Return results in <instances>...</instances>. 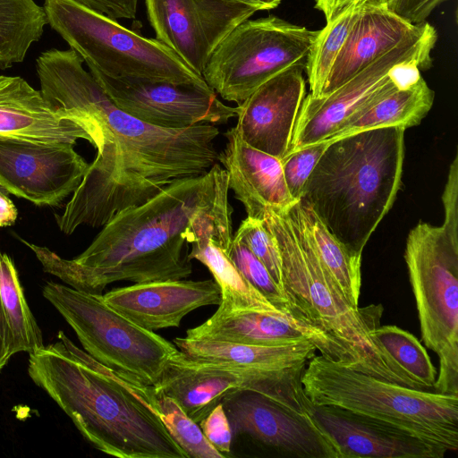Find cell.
Masks as SVG:
<instances>
[{"label": "cell", "mask_w": 458, "mask_h": 458, "mask_svg": "<svg viewBox=\"0 0 458 458\" xmlns=\"http://www.w3.org/2000/svg\"><path fill=\"white\" fill-rule=\"evenodd\" d=\"M357 0H315V8L323 13L326 21H329L337 13Z\"/></svg>", "instance_id": "obj_41"}, {"label": "cell", "mask_w": 458, "mask_h": 458, "mask_svg": "<svg viewBox=\"0 0 458 458\" xmlns=\"http://www.w3.org/2000/svg\"><path fill=\"white\" fill-rule=\"evenodd\" d=\"M434 91L422 77L412 84L398 87L375 98L349 119L330 139L333 140L359 131L420 124L432 107Z\"/></svg>", "instance_id": "obj_25"}, {"label": "cell", "mask_w": 458, "mask_h": 458, "mask_svg": "<svg viewBox=\"0 0 458 458\" xmlns=\"http://www.w3.org/2000/svg\"><path fill=\"white\" fill-rule=\"evenodd\" d=\"M73 146L0 138V184L37 206H59L89 165Z\"/></svg>", "instance_id": "obj_14"}, {"label": "cell", "mask_w": 458, "mask_h": 458, "mask_svg": "<svg viewBox=\"0 0 458 458\" xmlns=\"http://www.w3.org/2000/svg\"><path fill=\"white\" fill-rule=\"evenodd\" d=\"M328 143L324 140L305 146L281 160L287 189L295 200L300 199L306 181Z\"/></svg>", "instance_id": "obj_35"}, {"label": "cell", "mask_w": 458, "mask_h": 458, "mask_svg": "<svg viewBox=\"0 0 458 458\" xmlns=\"http://www.w3.org/2000/svg\"><path fill=\"white\" fill-rule=\"evenodd\" d=\"M225 136L226 143L217 161L227 172L229 189L247 216L262 219L266 208L286 210L298 201L287 189L281 159L250 146L235 127Z\"/></svg>", "instance_id": "obj_21"}, {"label": "cell", "mask_w": 458, "mask_h": 458, "mask_svg": "<svg viewBox=\"0 0 458 458\" xmlns=\"http://www.w3.org/2000/svg\"><path fill=\"white\" fill-rule=\"evenodd\" d=\"M199 424L209 443L226 457L231 453L233 432L222 403Z\"/></svg>", "instance_id": "obj_36"}, {"label": "cell", "mask_w": 458, "mask_h": 458, "mask_svg": "<svg viewBox=\"0 0 458 458\" xmlns=\"http://www.w3.org/2000/svg\"><path fill=\"white\" fill-rule=\"evenodd\" d=\"M420 26V23L412 24L403 19L385 4L368 0L335 59L320 97L335 90Z\"/></svg>", "instance_id": "obj_23"}, {"label": "cell", "mask_w": 458, "mask_h": 458, "mask_svg": "<svg viewBox=\"0 0 458 458\" xmlns=\"http://www.w3.org/2000/svg\"><path fill=\"white\" fill-rule=\"evenodd\" d=\"M318 427L338 458H442L445 452L347 410L312 403Z\"/></svg>", "instance_id": "obj_20"}, {"label": "cell", "mask_w": 458, "mask_h": 458, "mask_svg": "<svg viewBox=\"0 0 458 458\" xmlns=\"http://www.w3.org/2000/svg\"><path fill=\"white\" fill-rule=\"evenodd\" d=\"M263 223L281 257L282 288L296 318L339 344L350 369L401 386L420 389L374 341L381 304L351 305L320 260L308 233L299 200L286 210L266 208Z\"/></svg>", "instance_id": "obj_5"}, {"label": "cell", "mask_w": 458, "mask_h": 458, "mask_svg": "<svg viewBox=\"0 0 458 458\" xmlns=\"http://www.w3.org/2000/svg\"><path fill=\"white\" fill-rule=\"evenodd\" d=\"M174 344L195 360L260 371L305 365L318 351L308 339L278 345H253L185 336L175 338Z\"/></svg>", "instance_id": "obj_24"}, {"label": "cell", "mask_w": 458, "mask_h": 458, "mask_svg": "<svg viewBox=\"0 0 458 458\" xmlns=\"http://www.w3.org/2000/svg\"><path fill=\"white\" fill-rule=\"evenodd\" d=\"M318 33L272 15L248 19L216 47L202 76L223 99L241 104L275 75L305 66Z\"/></svg>", "instance_id": "obj_11"}, {"label": "cell", "mask_w": 458, "mask_h": 458, "mask_svg": "<svg viewBox=\"0 0 458 458\" xmlns=\"http://www.w3.org/2000/svg\"><path fill=\"white\" fill-rule=\"evenodd\" d=\"M301 382L315 405L335 406L443 451L458 448V394L401 386L315 354Z\"/></svg>", "instance_id": "obj_6"}, {"label": "cell", "mask_w": 458, "mask_h": 458, "mask_svg": "<svg viewBox=\"0 0 458 458\" xmlns=\"http://www.w3.org/2000/svg\"><path fill=\"white\" fill-rule=\"evenodd\" d=\"M30 353L28 373L96 449L118 458H189L164 425L152 386L131 381L63 332Z\"/></svg>", "instance_id": "obj_3"}, {"label": "cell", "mask_w": 458, "mask_h": 458, "mask_svg": "<svg viewBox=\"0 0 458 458\" xmlns=\"http://www.w3.org/2000/svg\"><path fill=\"white\" fill-rule=\"evenodd\" d=\"M120 109L149 124L184 128L200 123H225L236 108L225 105L212 89L167 81L113 79L89 71Z\"/></svg>", "instance_id": "obj_12"}, {"label": "cell", "mask_w": 458, "mask_h": 458, "mask_svg": "<svg viewBox=\"0 0 458 458\" xmlns=\"http://www.w3.org/2000/svg\"><path fill=\"white\" fill-rule=\"evenodd\" d=\"M47 23L34 0H0V69L21 63Z\"/></svg>", "instance_id": "obj_29"}, {"label": "cell", "mask_w": 458, "mask_h": 458, "mask_svg": "<svg viewBox=\"0 0 458 458\" xmlns=\"http://www.w3.org/2000/svg\"><path fill=\"white\" fill-rule=\"evenodd\" d=\"M156 38L202 75L211 54L257 11L219 0H145Z\"/></svg>", "instance_id": "obj_13"}, {"label": "cell", "mask_w": 458, "mask_h": 458, "mask_svg": "<svg viewBox=\"0 0 458 458\" xmlns=\"http://www.w3.org/2000/svg\"><path fill=\"white\" fill-rule=\"evenodd\" d=\"M222 404L233 436L248 435L265 445L302 458H338L318 425L250 389L231 392Z\"/></svg>", "instance_id": "obj_15"}, {"label": "cell", "mask_w": 458, "mask_h": 458, "mask_svg": "<svg viewBox=\"0 0 458 458\" xmlns=\"http://www.w3.org/2000/svg\"><path fill=\"white\" fill-rule=\"evenodd\" d=\"M0 298L8 329L11 355L42 348L41 330L26 301L17 269L7 254L0 255Z\"/></svg>", "instance_id": "obj_28"}, {"label": "cell", "mask_w": 458, "mask_h": 458, "mask_svg": "<svg viewBox=\"0 0 458 458\" xmlns=\"http://www.w3.org/2000/svg\"><path fill=\"white\" fill-rule=\"evenodd\" d=\"M1 255V251H0ZM12 357L9 351V335L0 298V371Z\"/></svg>", "instance_id": "obj_42"}, {"label": "cell", "mask_w": 458, "mask_h": 458, "mask_svg": "<svg viewBox=\"0 0 458 458\" xmlns=\"http://www.w3.org/2000/svg\"><path fill=\"white\" fill-rule=\"evenodd\" d=\"M213 177L211 167L202 175L178 179L146 202L121 210L72 259L21 241L35 253L46 273L89 293L102 294L107 284L119 281L184 279L192 273L188 227L208 198Z\"/></svg>", "instance_id": "obj_2"}, {"label": "cell", "mask_w": 458, "mask_h": 458, "mask_svg": "<svg viewBox=\"0 0 458 458\" xmlns=\"http://www.w3.org/2000/svg\"><path fill=\"white\" fill-rule=\"evenodd\" d=\"M47 23L89 71L113 79L167 81L211 89L174 51L76 0H45Z\"/></svg>", "instance_id": "obj_7"}, {"label": "cell", "mask_w": 458, "mask_h": 458, "mask_svg": "<svg viewBox=\"0 0 458 458\" xmlns=\"http://www.w3.org/2000/svg\"><path fill=\"white\" fill-rule=\"evenodd\" d=\"M186 337L253 345H278L308 339L321 355L352 366L349 355L339 344L321 331L284 313H214L199 326L189 328Z\"/></svg>", "instance_id": "obj_19"}, {"label": "cell", "mask_w": 458, "mask_h": 458, "mask_svg": "<svg viewBox=\"0 0 458 458\" xmlns=\"http://www.w3.org/2000/svg\"><path fill=\"white\" fill-rule=\"evenodd\" d=\"M156 395L164 425L189 458H225L209 443L199 425L183 411L174 399L160 393Z\"/></svg>", "instance_id": "obj_32"}, {"label": "cell", "mask_w": 458, "mask_h": 458, "mask_svg": "<svg viewBox=\"0 0 458 458\" xmlns=\"http://www.w3.org/2000/svg\"><path fill=\"white\" fill-rule=\"evenodd\" d=\"M229 257L247 281L271 304L293 316L284 291L276 284L264 264L237 238L233 239Z\"/></svg>", "instance_id": "obj_33"}, {"label": "cell", "mask_w": 458, "mask_h": 458, "mask_svg": "<svg viewBox=\"0 0 458 458\" xmlns=\"http://www.w3.org/2000/svg\"><path fill=\"white\" fill-rule=\"evenodd\" d=\"M0 138L41 143L89 141L95 148L99 134L89 122L56 112L21 77L0 75Z\"/></svg>", "instance_id": "obj_18"}, {"label": "cell", "mask_w": 458, "mask_h": 458, "mask_svg": "<svg viewBox=\"0 0 458 458\" xmlns=\"http://www.w3.org/2000/svg\"><path fill=\"white\" fill-rule=\"evenodd\" d=\"M233 237L242 241L264 264L276 284L283 290L279 250L263 220L247 216L242 221Z\"/></svg>", "instance_id": "obj_34"}, {"label": "cell", "mask_w": 458, "mask_h": 458, "mask_svg": "<svg viewBox=\"0 0 458 458\" xmlns=\"http://www.w3.org/2000/svg\"><path fill=\"white\" fill-rule=\"evenodd\" d=\"M304 70L295 65L281 72L235 106V128L246 143L281 160L286 156L305 98Z\"/></svg>", "instance_id": "obj_16"}, {"label": "cell", "mask_w": 458, "mask_h": 458, "mask_svg": "<svg viewBox=\"0 0 458 458\" xmlns=\"http://www.w3.org/2000/svg\"><path fill=\"white\" fill-rule=\"evenodd\" d=\"M84 6L114 20L134 19L139 0H76Z\"/></svg>", "instance_id": "obj_39"}, {"label": "cell", "mask_w": 458, "mask_h": 458, "mask_svg": "<svg viewBox=\"0 0 458 458\" xmlns=\"http://www.w3.org/2000/svg\"><path fill=\"white\" fill-rule=\"evenodd\" d=\"M367 1L357 0L350 4L318 30L305 64L311 96L320 97L335 59Z\"/></svg>", "instance_id": "obj_30"}, {"label": "cell", "mask_w": 458, "mask_h": 458, "mask_svg": "<svg viewBox=\"0 0 458 458\" xmlns=\"http://www.w3.org/2000/svg\"><path fill=\"white\" fill-rule=\"evenodd\" d=\"M447 0H395L389 8L412 24L426 21L433 10Z\"/></svg>", "instance_id": "obj_38"}, {"label": "cell", "mask_w": 458, "mask_h": 458, "mask_svg": "<svg viewBox=\"0 0 458 458\" xmlns=\"http://www.w3.org/2000/svg\"><path fill=\"white\" fill-rule=\"evenodd\" d=\"M372 337L420 389L433 391L437 372L416 336L396 326L387 325L375 329Z\"/></svg>", "instance_id": "obj_31"}, {"label": "cell", "mask_w": 458, "mask_h": 458, "mask_svg": "<svg viewBox=\"0 0 458 458\" xmlns=\"http://www.w3.org/2000/svg\"><path fill=\"white\" fill-rule=\"evenodd\" d=\"M404 131L384 127L330 140L306 181L299 200L355 254L361 256L394 202L402 180Z\"/></svg>", "instance_id": "obj_4"}, {"label": "cell", "mask_w": 458, "mask_h": 458, "mask_svg": "<svg viewBox=\"0 0 458 458\" xmlns=\"http://www.w3.org/2000/svg\"><path fill=\"white\" fill-rule=\"evenodd\" d=\"M259 372L195 360L179 350L168 360L154 391L174 399L199 423L228 394L248 389Z\"/></svg>", "instance_id": "obj_22"}, {"label": "cell", "mask_w": 458, "mask_h": 458, "mask_svg": "<svg viewBox=\"0 0 458 458\" xmlns=\"http://www.w3.org/2000/svg\"><path fill=\"white\" fill-rule=\"evenodd\" d=\"M102 295L116 312L153 332L177 327L191 311L221 302L220 288L211 279L140 283L114 288Z\"/></svg>", "instance_id": "obj_17"}, {"label": "cell", "mask_w": 458, "mask_h": 458, "mask_svg": "<svg viewBox=\"0 0 458 458\" xmlns=\"http://www.w3.org/2000/svg\"><path fill=\"white\" fill-rule=\"evenodd\" d=\"M47 299L75 332L84 351L117 374L156 387L168 360L179 349L109 307L102 294L48 282Z\"/></svg>", "instance_id": "obj_9"}, {"label": "cell", "mask_w": 458, "mask_h": 458, "mask_svg": "<svg viewBox=\"0 0 458 458\" xmlns=\"http://www.w3.org/2000/svg\"><path fill=\"white\" fill-rule=\"evenodd\" d=\"M445 222L442 225L454 243L458 244V155L453 160L442 195Z\"/></svg>", "instance_id": "obj_37"}, {"label": "cell", "mask_w": 458, "mask_h": 458, "mask_svg": "<svg viewBox=\"0 0 458 458\" xmlns=\"http://www.w3.org/2000/svg\"><path fill=\"white\" fill-rule=\"evenodd\" d=\"M191 245L190 259L205 265L220 288L221 302L215 313L230 314L246 310L284 313L247 281L229 254L213 240L201 237L191 242Z\"/></svg>", "instance_id": "obj_26"}, {"label": "cell", "mask_w": 458, "mask_h": 458, "mask_svg": "<svg viewBox=\"0 0 458 458\" xmlns=\"http://www.w3.org/2000/svg\"><path fill=\"white\" fill-rule=\"evenodd\" d=\"M300 206L310 241L325 267L347 301L359 307L361 287V256L341 243L307 205Z\"/></svg>", "instance_id": "obj_27"}, {"label": "cell", "mask_w": 458, "mask_h": 458, "mask_svg": "<svg viewBox=\"0 0 458 458\" xmlns=\"http://www.w3.org/2000/svg\"><path fill=\"white\" fill-rule=\"evenodd\" d=\"M9 194L0 184V227L12 225L18 216L17 208L9 198Z\"/></svg>", "instance_id": "obj_40"}, {"label": "cell", "mask_w": 458, "mask_h": 458, "mask_svg": "<svg viewBox=\"0 0 458 458\" xmlns=\"http://www.w3.org/2000/svg\"><path fill=\"white\" fill-rule=\"evenodd\" d=\"M437 40L436 29L423 21L416 32L330 94L305 97L286 155L327 140L375 98L417 81L421 77L420 71L432 65L431 51Z\"/></svg>", "instance_id": "obj_10"}, {"label": "cell", "mask_w": 458, "mask_h": 458, "mask_svg": "<svg viewBox=\"0 0 458 458\" xmlns=\"http://www.w3.org/2000/svg\"><path fill=\"white\" fill-rule=\"evenodd\" d=\"M404 259L421 339L438 357L433 391L458 394V244L442 226L420 222L408 235Z\"/></svg>", "instance_id": "obj_8"}, {"label": "cell", "mask_w": 458, "mask_h": 458, "mask_svg": "<svg viewBox=\"0 0 458 458\" xmlns=\"http://www.w3.org/2000/svg\"><path fill=\"white\" fill-rule=\"evenodd\" d=\"M378 2L386 4L388 7L395 1V0H377Z\"/></svg>", "instance_id": "obj_44"}, {"label": "cell", "mask_w": 458, "mask_h": 458, "mask_svg": "<svg viewBox=\"0 0 458 458\" xmlns=\"http://www.w3.org/2000/svg\"><path fill=\"white\" fill-rule=\"evenodd\" d=\"M72 48L50 49L36 61L40 92L56 112L90 123L99 134L97 155L62 215L59 229L101 227L129 207L142 204L171 182L202 175L216 163L211 123L164 128L117 107Z\"/></svg>", "instance_id": "obj_1"}, {"label": "cell", "mask_w": 458, "mask_h": 458, "mask_svg": "<svg viewBox=\"0 0 458 458\" xmlns=\"http://www.w3.org/2000/svg\"><path fill=\"white\" fill-rule=\"evenodd\" d=\"M222 2L245 5L256 11L271 10L279 5L281 0H219Z\"/></svg>", "instance_id": "obj_43"}]
</instances>
